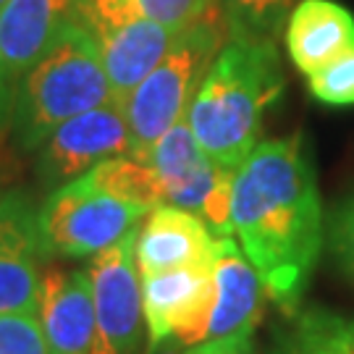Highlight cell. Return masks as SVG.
Returning a JSON list of instances; mask_svg holds the SVG:
<instances>
[{
    "mask_svg": "<svg viewBox=\"0 0 354 354\" xmlns=\"http://www.w3.org/2000/svg\"><path fill=\"white\" fill-rule=\"evenodd\" d=\"M231 228L270 302L294 315L323 252V203L299 131L260 142L234 171Z\"/></svg>",
    "mask_w": 354,
    "mask_h": 354,
    "instance_id": "cell-1",
    "label": "cell"
},
{
    "mask_svg": "<svg viewBox=\"0 0 354 354\" xmlns=\"http://www.w3.org/2000/svg\"><path fill=\"white\" fill-rule=\"evenodd\" d=\"M283 95L273 39L231 37L215 55L189 105V129L218 165L236 171L260 145L266 113Z\"/></svg>",
    "mask_w": 354,
    "mask_h": 354,
    "instance_id": "cell-2",
    "label": "cell"
},
{
    "mask_svg": "<svg viewBox=\"0 0 354 354\" xmlns=\"http://www.w3.org/2000/svg\"><path fill=\"white\" fill-rule=\"evenodd\" d=\"M115 102L100 48L76 19L53 37L13 89L11 131L21 150H37L68 118Z\"/></svg>",
    "mask_w": 354,
    "mask_h": 354,
    "instance_id": "cell-3",
    "label": "cell"
},
{
    "mask_svg": "<svg viewBox=\"0 0 354 354\" xmlns=\"http://www.w3.org/2000/svg\"><path fill=\"white\" fill-rule=\"evenodd\" d=\"M221 8L205 13L200 21L178 32L163 61L121 102L131 134V155L145 158L171 127L184 121L215 55L228 39Z\"/></svg>",
    "mask_w": 354,
    "mask_h": 354,
    "instance_id": "cell-4",
    "label": "cell"
},
{
    "mask_svg": "<svg viewBox=\"0 0 354 354\" xmlns=\"http://www.w3.org/2000/svg\"><path fill=\"white\" fill-rule=\"evenodd\" d=\"M163 187V205L194 213L215 236H234L231 194L234 171L218 165L197 145L189 121H178L145 152Z\"/></svg>",
    "mask_w": 354,
    "mask_h": 354,
    "instance_id": "cell-5",
    "label": "cell"
},
{
    "mask_svg": "<svg viewBox=\"0 0 354 354\" xmlns=\"http://www.w3.org/2000/svg\"><path fill=\"white\" fill-rule=\"evenodd\" d=\"M147 210L97 192L84 176L53 189L39 207V234L48 257H92L140 226Z\"/></svg>",
    "mask_w": 354,
    "mask_h": 354,
    "instance_id": "cell-6",
    "label": "cell"
},
{
    "mask_svg": "<svg viewBox=\"0 0 354 354\" xmlns=\"http://www.w3.org/2000/svg\"><path fill=\"white\" fill-rule=\"evenodd\" d=\"M137 234L140 226L89 257L87 273L95 304V342L89 354H137L145 320Z\"/></svg>",
    "mask_w": 354,
    "mask_h": 354,
    "instance_id": "cell-7",
    "label": "cell"
},
{
    "mask_svg": "<svg viewBox=\"0 0 354 354\" xmlns=\"http://www.w3.org/2000/svg\"><path fill=\"white\" fill-rule=\"evenodd\" d=\"M35 168L45 187L58 189L97 163L131 152V134L121 102H108L68 118L42 140Z\"/></svg>",
    "mask_w": 354,
    "mask_h": 354,
    "instance_id": "cell-8",
    "label": "cell"
},
{
    "mask_svg": "<svg viewBox=\"0 0 354 354\" xmlns=\"http://www.w3.org/2000/svg\"><path fill=\"white\" fill-rule=\"evenodd\" d=\"M142 279V315L150 344L176 339L181 346L207 342L215 304L213 266L174 268Z\"/></svg>",
    "mask_w": 354,
    "mask_h": 354,
    "instance_id": "cell-9",
    "label": "cell"
},
{
    "mask_svg": "<svg viewBox=\"0 0 354 354\" xmlns=\"http://www.w3.org/2000/svg\"><path fill=\"white\" fill-rule=\"evenodd\" d=\"M42 260L39 207L21 189L0 194V315H37Z\"/></svg>",
    "mask_w": 354,
    "mask_h": 354,
    "instance_id": "cell-10",
    "label": "cell"
},
{
    "mask_svg": "<svg viewBox=\"0 0 354 354\" xmlns=\"http://www.w3.org/2000/svg\"><path fill=\"white\" fill-rule=\"evenodd\" d=\"M37 320L50 354H89L95 342V304L87 270L48 266L42 270Z\"/></svg>",
    "mask_w": 354,
    "mask_h": 354,
    "instance_id": "cell-11",
    "label": "cell"
},
{
    "mask_svg": "<svg viewBox=\"0 0 354 354\" xmlns=\"http://www.w3.org/2000/svg\"><path fill=\"white\" fill-rule=\"evenodd\" d=\"M210 266L215 281V304L207 339L252 336L254 326L263 317L266 302V286L260 273L247 260L234 236H215Z\"/></svg>",
    "mask_w": 354,
    "mask_h": 354,
    "instance_id": "cell-12",
    "label": "cell"
},
{
    "mask_svg": "<svg viewBox=\"0 0 354 354\" xmlns=\"http://www.w3.org/2000/svg\"><path fill=\"white\" fill-rule=\"evenodd\" d=\"M215 234L194 213L174 205H158L137 234L140 276L174 268L203 266L213 260Z\"/></svg>",
    "mask_w": 354,
    "mask_h": 354,
    "instance_id": "cell-13",
    "label": "cell"
},
{
    "mask_svg": "<svg viewBox=\"0 0 354 354\" xmlns=\"http://www.w3.org/2000/svg\"><path fill=\"white\" fill-rule=\"evenodd\" d=\"M76 11V0H8L0 8V66L13 84Z\"/></svg>",
    "mask_w": 354,
    "mask_h": 354,
    "instance_id": "cell-14",
    "label": "cell"
},
{
    "mask_svg": "<svg viewBox=\"0 0 354 354\" xmlns=\"http://www.w3.org/2000/svg\"><path fill=\"white\" fill-rule=\"evenodd\" d=\"M176 37L178 32H171L145 16L111 26L95 37L115 102L127 100L142 79L163 61Z\"/></svg>",
    "mask_w": 354,
    "mask_h": 354,
    "instance_id": "cell-15",
    "label": "cell"
},
{
    "mask_svg": "<svg viewBox=\"0 0 354 354\" xmlns=\"http://www.w3.org/2000/svg\"><path fill=\"white\" fill-rule=\"evenodd\" d=\"M354 45V16L336 0H299L286 21V50L304 76Z\"/></svg>",
    "mask_w": 354,
    "mask_h": 354,
    "instance_id": "cell-16",
    "label": "cell"
},
{
    "mask_svg": "<svg viewBox=\"0 0 354 354\" xmlns=\"http://www.w3.org/2000/svg\"><path fill=\"white\" fill-rule=\"evenodd\" d=\"M268 354H354V317L326 307H299L276 330Z\"/></svg>",
    "mask_w": 354,
    "mask_h": 354,
    "instance_id": "cell-17",
    "label": "cell"
},
{
    "mask_svg": "<svg viewBox=\"0 0 354 354\" xmlns=\"http://www.w3.org/2000/svg\"><path fill=\"white\" fill-rule=\"evenodd\" d=\"M84 178L102 194L142 207L147 213H152L158 205H163V187L155 176L152 165L131 152L102 160L92 171H87Z\"/></svg>",
    "mask_w": 354,
    "mask_h": 354,
    "instance_id": "cell-18",
    "label": "cell"
},
{
    "mask_svg": "<svg viewBox=\"0 0 354 354\" xmlns=\"http://www.w3.org/2000/svg\"><path fill=\"white\" fill-rule=\"evenodd\" d=\"M299 0H218L231 37L276 39Z\"/></svg>",
    "mask_w": 354,
    "mask_h": 354,
    "instance_id": "cell-19",
    "label": "cell"
},
{
    "mask_svg": "<svg viewBox=\"0 0 354 354\" xmlns=\"http://www.w3.org/2000/svg\"><path fill=\"white\" fill-rule=\"evenodd\" d=\"M307 84L313 97L326 105H354V45L307 76Z\"/></svg>",
    "mask_w": 354,
    "mask_h": 354,
    "instance_id": "cell-20",
    "label": "cell"
},
{
    "mask_svg": "<svg viewBox=\"0 0 354 354\" xmlns=\"http://www.w3.org/2000/svg\"><path fill=\"white\" fill-rule=\"evenodd\" d=\"M134 8L171 32H184L215 8V0H131Z\"/></svg>",
    "mask_w": 354,
    "mask_h": 354,
    "instance_id": "cell-21",
    "label": "cell"
},
{
    "mask_svg": "<svg viewBox=\"0 0 354 354\" xmlns=\"http://www.w3.org/2000/svg\"><path fill=\"white\" fill-rule=\"evenodd\" d=\"M0 354H50L37 315H0Z\"/></svg>",
    "mask_w": 354,
    "mask_h": 354,
    "instance_id": "cell-22",
    "label": "cell"
},
{
    "mask_svg": "<svg viewBox=\"0 0 354 354\" xmlns=\"http://www.w3.org/2000/svg\"><path fill=\"white\" fill-rule=\"evenodd\" d=\"M330 250L346 279L354 283V194L336 210L330 221Z\"/></svg>",
    "mask_w": 354,
    "mask_h": 354,
    "instance_id": "cell-23",
    "label": "cell"
},
{
    "mask_svg": "<svg viewBox=\"0 0 354 354\" xmlns=\"http://www.w3.org/2000/svg\"><path fill=\"white\" fill-rule=\"evenodd\" d=\"M181 354H254L252 336H226V339H207V342L189 346Z\"/></svg>",
    "mask_w": 354,
    "mask_h": 354,
    "instance_id": "cell-24",
    "label": "cell"
},
{
    "mask_svg": "<svg viewBox=\"0 0 354 354\" xmlns=\"http://www.w3.org/2000/svg\"><path fill=\"white\" fill-rule=\"evenodd\" d=\"M13 84L8 74L3 71V66H0V129H6L11 124V108H13Z\"/></svg>",
    "mask_w": 354,
    "mask_h": 354,
    "instance_id": "cell-25",
    "label": "cell"
},
{
    "mask_svg": "<svg viewBox=\"0 0 354 354\" xmlns=\"http://www.w3.org/2000/svg\"><path fill=\"white\" fill-rule=\"evenodd\" d=\"M6 3H8V0H0V8H3V6H6Z\"/></svg>",
    "mask_w": 354,
    "mask_h": 354,
    "instance_id": "cell-26",
    "label": "cell"
}]
</instances>
